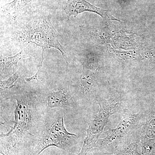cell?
Instances as JSON below:
<instances>
[{
  "instance_id": "cell-1",
  "label": "cell",
  "mask_w": 155,
  "mask_h": 155,
  "mask_svg": "<svg viewBox=\"0 0 155 155\" xmlns=\"http://www.w3.org/2000/svg\"><path fill=\"white\" fill-rule=\"evenodd\" d=\"M13 99L17 101L14 124L10 131L1 134V149L11 150L31 140L37 143L44 129L48 109L39 91L26 88Z\"/></svg>"
},
{
  "instance_id": "cell-2",
  "label": "cell",
  "mask_w": 155,
  "mask_h": 155,
  "mask_svg": "<svg viewBox=\"0 0 155 155\" xmlns=\"http://www.w3.org/2000/svg\"><path fill=\"white\" fill-rule=\"evenodd\" d=\"M146 114L126 112L115 128L109 129L99 139L94 147L103 154H112L122 150L132 143L140 141V133Z\"/></svg>"
},
{
  "instance_id": "cell-3",
  "label": "cell",
  "mask_w": 155,
  "mask_h": 155,
  "mask_svg": "<svg viewBox=\"0 0 155 155\" xmlns=\"http://www.w3.org/2000/svg\"><path fill=\"white\" fill-rule=\"evenodd\" d=\"M78 136L68 132L64 125V112L48 110L43 131L30 155H39L51 147L69 152L78 142Z\"/></svg>"
},
{
  "instance_id": "cell-4",
  "label": "cell",
  "mask_w": 155,
  "mask_h": 155,
  "mask_svg": "<svg viewBox=\"0 0 155 155\" xmlns=\"http://www.w3.org/2000/svg\"><path fill=\"white\" fill-rule=\"evenodd\" d=\"M125 100V94L120 93L112 94L108 99L98 96L96 101L100 106V110L89 124L82 148L78 155H85L94 147L100 136L102 134L110 116L122 110Z\"/></svg>"
},
{
  "instance_id": "cell-5",
  "label": "cell",
  "mask_w": 155,
  "mask_h": 155,
  "mask_svg": "<svg viewBox=\"0 0 155 155\" xmlns=\"http://www.w3.org/2000/svg\"><path fill=\"white\" fill-rule=\"evenodd\" d=\"M16 34L19 41L32 43L41 48L42 57H44V52L47 49L52 48L58 50L67 62L68 70V59L64 48L60 43V35L49 19L38 18L27 23Z\"/></svg>"
},
{
  "instance_id": "cell-6",
  "label": "cell",
  "mask_w": 155,
  "mask_h": 155,
  "mask_svg": "<svg viewBox=\"0 0 155 155\" xmlns=\"http://www.w3.org/2000/svg\"><path fill=\"white\" fill-rule=\"evenodd\" d=\"M39 93L48 110L60 109L64 113H67L76 107L77 104L72 97L68 83H57L54 86L39 92Z\"/></svg>"
},
{
  "instance_id": "cell-7",
  "label": "cell",
  "mask_w": 155,
  "mask_h": 155,
  "mask_svg": "<svg viewBox=\"0 0 155 155\" xmlns=\"http://www.w3.org/2000/svg\"><path fill=\"white\" fill-rule=\"evenodd\" d=\"M97 72L83 69L79 80V86L71 91L76 104H86L96 101L98 95L94 89L96 82Z\"/></svg>"
},
{
  "instance_id": "cell-8",
  "label": "cell",
  "mask_w": 155,
  "mask_h": 155,
  "mask_svg": "<svg viewBox=\"0 0 155 155\" xmlns=\"http://www.w3.org/2000/svg\"><path fill=\"white\" fill-rule=\"evenodd\" d=\"M66 12L68 17L73 16L75 17L83 12H91L99 14L104 20H118L112 16L109 11L96 7L85 0H66Z\"/></svg>"
},
{
  "instance_id": "cell-9",
  "label": "cell",
  "mask_w": 155,
  "mask_h": 155,
  "mask_svg": "<svg viewBox=\"0 0 155 155\" xmlns=\"http://www.w3.org/2000/svg\"><path fill=\"white\" fill-rule=\"evenodd\" d=\"M24 79L22 72L18 69L8 79L1 80V100L13 99L14 97L24 91Z\"/></svg>"
},
{
  "instance_id": "cell-10",
  "label": "cell",
  "mask_w": 155,
  "mask_h": 155,
  "mask_svg": "<svg viewBox=\"0 0 155 155\" xmlns=\"http://www.w3.org/2000/svg\"><path fill=\"white\" fill-rule=\"evenodd\" d=\"M141 144L155 147V105L146 114L140 133Z\"/></svg>"
},
{
  "instance_id": "cell-11",
  "label": "cell",
  "mask_w": 155,
  "mask_h": 155,
  "mask_svg": "<svg viewBox=\"0 0 155 155\" xmlns=\"http://www.w3.org/2000/svg\"><path fill=\"white\" fill-rule=\"evenodd\" d=\"M23 57L22 51L12 57L1 55V79L11 76L18 69V63Z\"/></svg>"
},
{
  "instance_id": "cell-12",
  "label": "cell",
  "mask_w": 155,
  "mask_h": 155,
  "mask_svg": "<svg viewBox=\"0 0 155 155\" xmlns=\"http://www.w3.org/2000/svg\"><path fill=\"white\" fill-rule=\"evenodd\" d=\"M34 0H14L6 4L2 8V12L16 20L21 13L25 11Z\"/></svg>"
},
{
  "instance_id": "cell-13",
  "label": "cell",
  "mask_w": 155,
  "mask_h": 155,
  "mask_svg": "<svg viewBox=\"0 0 155 155\" xmlns=\"http://www.w3.org/2000/svg\"><path fill=\"white\" fill-rule=\"evenodd\" d=\"M138 142L132 143L122 150L116 153L112 154H104V155H142L139 153L138 150Z\"/></svg>"
},
{
  "instance_id": "cell-14",
  "label": "cell",
  "mask_w": 155,
  "mask_h": 155,
  "mask_svg": "<svg viewBox=\"0 0 155 155\" xmlns=\"http://www.w3.org/2000/svg\"><path fill=\"white\" fill-rule=\"evenodd\" d=\"M113 53L116 55L118 56L121 58H125L126 59H133L134 58H137L138 57L137 53L134 52L130 51V52H122L118 51H114Z\"/></svg>"
},
{
  "instance_id": "cell-15",
  "label": "cell",
  "mask_w": 155,
  "mask_h": 155,
  "mask_svg": "<svg viewBox=\"0 0 155 155\" xmlns=\"http://www.w3.org/2000/svg\"><path fill=\"white\" fill-rule=\"evenodd\" d=\"M85 155H104V154L95 148H93L91 150H90Z\"/></svg>"
},
{
  "instance_id": "cell-16",
  "label": "cell",
  "mask_w": 155,
  "mask_h": 155,
  "mask_svg": "<svg viewBox=\"0 0 155 155\" xmlns=\"http://www.w3.org/2000/svg\"><path fill=\"white\" fill-rule=\"evenodd\" d=\"M11 150L7 149H1L0 153L3 155H11Z\"/></svg>"
}]
</instances>
